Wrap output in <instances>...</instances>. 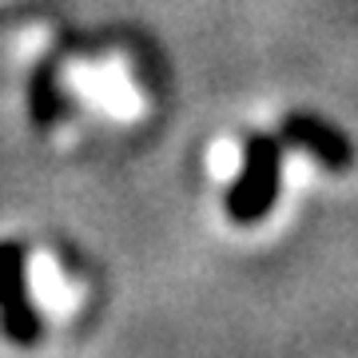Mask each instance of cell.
<instances>
[{"label":"cell","mask_w":358,"mask_h":358,"mask_svg":"<svg viewBox=\"0 0 358 358\" xmlns=\"http://www.w3.org/2000/svg\"><path fill=\"white\" fill-rule=\"evenodd\" d=\"M24 275H28V294H32V303H36L40 315L64 322L80 310V299H84V294H80V287L64 275V267L56 263V255L32 251Z\"/></svg>","instance_id":"obj_1"},{"label":"cell","mask_w":358,"mask_h":358,"mask_svg":"<svg viewBox=\"0 0 358 358\" xmlns=\"http://www.w3.org/2000/svg\"><path fill=\"white\" fill-rule=\"evenodd\" d=\"M239 167H243V155H239L235 143H219L215 152H211V171H215L219 179H235Z\"/></svg>","instance_id":"obj_2"}]
</instances>
